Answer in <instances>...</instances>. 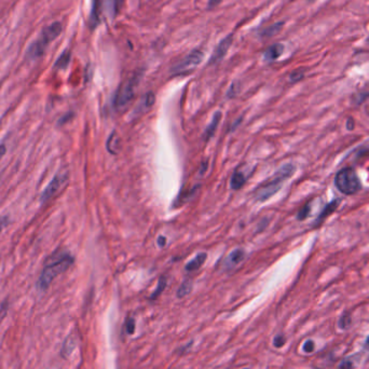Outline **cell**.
<instances>
[{"label":"cell","mask_w":369,"mask_h":369,"mask_svg":"<svg viewBox=\"0 0 369 369\" xmlns=\"http://www.w3.org/2000/svg\"><path fill=\"white\" fill-rule=\"evenodd\" d=\"M72 264H74V258L69 255V253L59 252L54 254L47 262L45 268L42 269L37 282V287L40 290H46L58 275L68 270Z\"/></svg>","instance_id":"6da1fadb"},{"label":"cell","mask_w":369,"mask_h":369,"mask_svg":"<svg viewBox=\"0 0 369 369\" xmlns=\"http://www.w3.org/2000/svg\"><path fill=\"white\" fill-rule=\"evenodd\" d=\"M295 172L296 166L294 164L288 163V164L283 165L273 175V177L268 180L265 184H262V186L258 187V189L255 191V198L257 201L264 202L271 197H273L282 188L284 181L292 177Z\"/></svg>","instance_id":"7a4b0ae2"},{"label":"cell","mask_w":369,"mask_h":369,"mask_svg":"<svg viewBox=\"0 0 369 369\" xmlns=\"http://www.w3.org/2000/svg\"><path fill=\"white\" fill-rule=\"evenodd\" d=\"M335 186L346 196H353L362 189V181L353 167H343L336 174Z\"/></svg>","instance_id":"3957f363"},{"label":"cell","mask_w":369,"mask_h":369,"mask_svg":"<svg viewBox=\"0 0 369 369\" xmlns=\"http://www.w3.org/2000/svg\"><path fill=\"white\" fill-rule=\"evenodd\" d=\"M60 32H62V25H60V23L58 22L53 23L51 25L46 27L41 32L39 37L29 47L27 53L28 56L30 58H37L41 56L42 54H44L45 50L47 49V47L49 46L54 39L58 37Z\"/></svg>","instance_id":"277c9868"},{"label":"cell","mask_w":369,"mask_h":369,"mask_svg":"<svg viewBox=\"0 0 369 369\" xmlns=\"http://www.w3.org/2000/svg\"><path fill=\"white\" fill-rule=\"evenodd\" d=\"M141 75H134L130 80L126 81L122 87H120L118 92L114 98V105L117 107H123L129 104L130 101L133 99L135 94L136 88L140 83Z\"/></svg>","instance_id":"5b68a950"},{"label":"cell","mask_w":369,"mask_h":369,"mask_svg":"<svg viewBox=\"0 0 369 369\" xmlns=\"http://www.w3.org/2000/svg\"><path fill=\"white\" fill-rule=\"evenodd\" d=\"M67 181H68L67 174L66 173L56 174L55 176L52 178L49 185L46 187L45 190L41 192V197H40L41 202H47V201H49V200H51L52 198L55 197L57 193L64 188L65 185L67 184Z\"/></svg>","instance_id":"8992f818"},{"label":"cell","mask_w":369,"mask_h":369,"mask_svg":"<svg viewBox=\"0 0 369 369\" xmlns=\"http://www.w3.org/2000/svg\"><path fill=\"white\" fill-rule=\"evenodd\" d=\"M203 56H204V54L201 51H199V50L193 51L189 54V55H187L184 59H181L180 62H178L176 65H175L172 68V71L176 75L188 72L192 70L193 68H196L197 66L202 62Z\"/></svg>","instance_id":"52a82bcc"},{"label":"cell","mask_w":369,"mask_h":369,"mask_svg":"<svg viewBox=\"0 0 369 369\" xmlns=\"http://www.w3.org/2000/svg\"><path fill=\"white\" fill-rule=\"evenodd\" d=\"M245 251L243 249H237L232 251L229 254L228 257L225 259L223 262V268L230 270L234 267H237L238 264H240L242 262H243L245 258Z\"/></svg>","instance_id":"ba28073f"},{"label":"cell","mask_w":369,"mask_h":369,"mask_svg":"<svg viewBox=\"0 0 369 369\" xmlns=\"http://www.w3.org/2000/svg\"><path fill=\"white\" fill-rule=\"evenodd\" d=\"M231 45H232V36H229V37L221 40L220 44L217 46V48L215 49V51L213 53V56L211 57L210 63L213 64V63H216V62H218V60H220L223 56L226 55V53L230 49Z\"/></svg>","instance_id":"9c48e42d"},{"label":"cell","mask_w":369,"mask_h":369,"mask_svg":"<svg viewBox=\"0 0 369 369\" xmlns=\"http://www.w3.org/2000/svg\"><path fill=\"white\" fill-rule=\"evenodd\" d=\"M340 203H341V199H335V200H332L331 202H329L323 209V211H320V214L317 216V218H316V222L313 223V226L314 227H318L320 225V223H322L325 219H327V217L330 216L338 208H339Z\"/></svg>","instance_id":"30bf717a"},{"label":"cell","mask_w":369,"mask_h":369,"mask_svg":"<svg viewBox=\"0 0 369 369\" xmlns=\"http://www.w3.org/2000/svg\"><path fill=\"white\" fill-rule=\"evenodd\" d=\"M283 51H284V46L281 44H275L265 50L264 57L267 60H275L276 58H279L282 55Z\"/></svg>","instance_id":"8fae6325"},{"label":"cell","mask_w":369,"mask_h":369,"mask_svg":"<svg viewBox=\"0 0 369 369\" xmlns=\"http://www.w3.org/2000/svg\"><path fill=\"white\" fill-rule=\"evenodd\" d=\"M106 148L112 155H116V154L119 153L120 138L117 134V132H112L111 135L108 137L107 143H106Z\"/></svg>","instance_id":"7c38bea8"},{"label":"cell","mask_w":369,"mask_h":369,"mask_svg":"<svg viewBox=\"0 0 369 369\" xmlns=\"http://www.w3.org/2000/svg\"><path fill=\"white\" fill-rule=\"evenodd\" d=\"M207 254L205 253H201V254H198V255L193 258L192 260H190V262L187 264L186 265V270L187 271H196L198 270L201 265L205 263V260H207Z\"/></svg>","instance_id":"4fadbf2b"},{"label":"cell","mask_w":369,"mask_h":369,"mask_svg":"<svg viewBox=\"0 0 369 369\" xmlns=\"http://www.w3.org/2000/svg\"><path fill=\"white\" fill-rule=\"evenodd\" d=\"M220 119H221V113L219 111L215 112L214 117H213V119H211L210 125L208 126V129L205 130V140H209V138H211V136L214 135L217 126H218V124H219Z\"/></svg>","instance_id":"5bb4252c"},{"label":"cell","mask_w":369,"mask_h":369,"mask_svg":"<svg viewBox=\"0 0 369 369\" xmlns=\"http://www.w3.org/2000/svg\"><path fill=\"white\" fill-rule=\"evenodd\" d=\"M245 175L240 172V171H235L232 175L231 177V180H230V185H231V188L234 189V190H238L240 188H242V186L244 185L245 183Z\"/></svg>","instance_id":"9a60e30c"},{"label":"cell","mask_w":369,"mask_h":369,"mask_svg":"<svg viewBox=\"0 0 369 369\" xmlns=\"http://www.w3.org/2000/svg\"><path fill=\"white\" fill-rule=\"evenodd\" d=\"M282 27H283V23H276L274 24V25H272L268 28H265L264 30H263L262 36L263 37H271V36H274L279 33L282 29Z\"/></svg>","instance_id":"2e32d148"},{"label":"cell","mask_w":369,"mask_h":369,"mask_svg":"<svg viewBox=\"0 0 369 369\" xmlns=\"http://www.w3.org/2000/svg\"><path fill=\"white\" fill-rule=\"evenodd\" d=\"M191 288H192L191 281H189V280L185 281V282L180 285V287H179V289H178L177 296H178L179 298L185 297V296H187V295H188V294L191 292Z\"/></svg>","instance_id":"e0dca14e"},{"label":"cell","mask_w":369,"mask_h":369,"mask_svg":"<svg viewBox=\"0 0 369 369\" xmlns=\"http://www.w3.org/2000/svg\"><path fill=\"white\" fill-rule=\"evenodd\" d=\"M165 286H166V280H165V277H161V279L159 280L158 286H157L156 290H155V292L153 293V295H151V297H150V298L153 299V300H155V299L158 298L159 296L161 295V293L163 292V290H164Z\"/></svg>","instance_id":"ac0fdd59"},{"label":"cell","mask_w":369,"mask_h":369,"mask_svg":"<svg viewBox=\"0 0 369 369\" xmlns=\"http://www.w3.org/2000/svg\"><path fill=\"white\" fill-rule=\"evenodd\" d=\"M310 211H311L310 203H307L306 205H304V207H302L301 210L299 211L298 215H297L298 220H305L306 218H308V216L310 215Z\"/></svg>","instance_id":"d6986e66"},{"label":"cell","mask_w":369,"mask_h":369,"mask_svg":"<svg viewBox=\"0 0 369 369\" xmlns=\"http://www.w3.org/2000/svg\"><path fill=\"white\" fill-rule=\"evenodd\" d=\"M69 63V54L68 53H64L62 56H60L56 63V67L59 68H65L66 66Z\"/></svg>","instance_id":"ffe728a7"},{"label":"cell","mask_w":369,"mask_h":369,"mask_svg":"<svg viewBox=\"0 0 369 369\" xmlns=\"http://www.w3.org/2000/svg\"><path fill=\"white\" fill-rule=\"evenodd\" d=\"M338 325H339V327L342 329L348 328L351 325V317L348 316V314H343L341 318L339 319V323H338Z\"/></svg>","instance_id":"44dd1931"},{"label":"cell","mask_w":369,"mask_h":369,"mask_svg":"<svg viewBox=\"0 0 369 369\" xmlns=\"http://www.w3.org/2000/svg\"><path fill=\"white\" fill-rule=\"evenodd\" d=\"M125 327H126V331H128V334H130V335L134 334V331H135V319L134 318H129L128 320H126Z\"/></svg>","instance_id":"7402d4cb"},{"label":"cell","mask_w":369,"mask_h":369,"mask_svg":"<svg viewBox=\"0 0 369 369\" xmlns=\"http://www.w3.org/2000/svg\"><path fill=\"white\" fill-rule=\"evenodd\" d=\"M304 76H305L304 71H302V70H296V71L293 72L292 75H290L289 78H290V81H292V82H297V81L301 80L302 78H304Z\"/></svg>","instance_id":"603a6c76"},{"label":"cell","mask_w":369,"mask_h":369,"mask_svg":"<svg viewBox=\"0 0 369 369\" xmlns=\"http://www.w3.org/2000/svg\"><path fill=\"white\" fill-rule=\"evenodd\" d=\"M314 348H316V344H314L313 340H307L304 344V351L306 353H312L314 351Z\"/></svg>","instance_id":"cb8c5ba5"},{"label":"cell","mask_w":369,"mask_h":369,"mask_svg":"<svg viewBox=\"0 0 369 369\" xmlns=\"http://www.w3.org/2000/svg\"><path fill=\"white\" fill-rule=\"evenodd\" d=\"M273 343H274V346H275L276 348H281V347L284 346V343H285V338H284V337L281 336V335L276 336V337L274 338Z\"/></svg>","instance_id":"d4e9b609"},{"label":"cell","mask_w":369,"mask_h":369,"mask_svg":"<svg viewBox=\"0 0 369 369\" xmlns=\"http://www.w3.org/2000/svg\"><path fill=\"white\" fill-rule=\"evenodd\" d=\"M8 222H9L8 216H1V217H0V234H1L2 230H3L5 227H7Z\"/></svg>","instance_id":"484cf974"},{"label":"cell","mask_w":369,"mask_h":369,"mask_svg":"<svg viewBox=\"0 0 369 369\" xmlns=\"http://www.w3.org/2000/svg\"><path fill=\"white\" fill-rule=\"evenodd\" d=\"M154 103H155V95L154 93L150 92L146 95V106L151 107L154 105Z\"/></svg>","instance_id":"4316f807"},{"label":"cell","mask_w":369,"mask_h":369,"mask_svg":"<svg viewBox=\"0 0 369 369\" xmlns=\"http://www.w3.org/2000/svg\"><path fill=\"white\" fill-rule=\"evenodd\" d=\"M347 129L349 131H352L354 129V120L352 118H348V120H347Z\"/></svg>","instance_id":"83f0119b"},{"label":"cell","mask_w":369,"mask_h":369,"mask_svg":"<svg viewBox=\"0 0 369 369\" xmlns=\"http://www.w3.org/2000/svg\"><path fill=\"white\" fill-rule=\"evenodd\" d=\"M123 4V0H113V5L116 12L121 8V5Z\"/></svg>","instance_id":"f1b7e54d"},{"label":"cell","mask_w":369,"mask_h":369,"mask_svg":"<svg viewBox=\"0 0 369 369\" xmlns=\"http://www.w3.org/2000/svg\"><path fill=\"white\" fill-rule=\"evenodd\" d=\"M221 2V0H209V8H214Z\"/></svg>","instance_id":"f546056e"},{"label":"cell","mask_w":369,"mask_h":369,"mask_svg":"<svg viewBox=\"0 0 369 369\" xmlns=\"http://www.w3.org/2000/svg\"><path fill=\"white\" fill-rule=\"evenodd\" d=\"M165 243H166V239H165L164 237H159V239H158V244H159L160 246H164Z\"/></svg>","instance_id":"4dcf8cb0"},{"label":"cell","mask_w":369,"mask_h":369,"mask_svg":"<svg viewBox=\"0 0 369 369\" xmlns=\"http://www.w3.org/2000/svg\"><path fill=\"white\" fill-rule=\"evenodd\" d=\"M4 151H5L4 145H0V159H1V157H2V155L4 154Z\"/></svg>","instance_id":"1f68e13d"},{"label":"cell","mask_w":369,"mask_h":369,"mask_svg":"<svg viewBox=\"0 0 369 369\" xmlns=\"http://www.w3.org/2000/svg\"><path fill=\"white\" fill-rule=\"evenodd\" d=\"M364 347H365L367 350H369V336L367 337V339H366V341H365Z\"/></svg>","instance_id":"d6a6232c"}]
</instances>
